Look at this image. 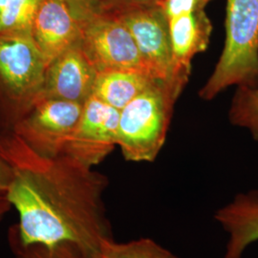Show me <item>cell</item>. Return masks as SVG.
<instances>
[{"instance_id": "6da1fadb", "label": "cell", "mask_w": 258, "mask_h": 258, "mask_svg": "<svg viewBox=\"0 0 258 258\" xmlns=\"http://www.w3.org/2000/svg\"><path fill=\"white\" fill-rule=\"evenodd\" d=\"M0 157L13 171L6 197L19 213L15 225L24 243L70 242L92 258L114 239L104 174L66 154L41 155L10 131H0Z\"/></svg>"}, {"instance_id": "7a4b0ae2", "label": "cell", "mask_w": 258, "mask_h": 258, "mask_svg": "<svg viewBox=\"0 0 258 258\" xmlns=\"http://www.w3.org/2000/svg\"><path fill=\"white\" fill-rule=\"evenodd\" d=\"M46 68L31 34L0 36V131H12L44 97Z\"/></svg>"}, {"instance_id": "3957f363", "label": "cell", "mask_w": 258, "mask_h": 258, "mask_svg": "<svg viewBox=\"0 0 258 258\" xmlns=\"http://www.w3.org/2000/svg\"><path fill=\"white\" fill-rule=\"evenodd\" d=\"M226 39L199 97L211 101L230 86L258 87V0H227Z\"/></svg>"}, {"instance_id": "277c9868", "label": "cell", "mask_w": 258, "mask_h": 258, "mask_svg": "<svg viewBox=\"0 0 258 258\" xmlns=\"http://www.w3.org/2000/svg\"><path fill=\"white\" fill-rule=\"evenodd\" d=\"M178 98L168 83L155 81L120 111L117 146L126 161H155Z\"/></svg>"}, {"instance_id": "5b68a950", "label": "cell", "mask_w": 258, "mask_h": 258, "mask_svg": "<svg viewBox=\"0 0 258 258\" xmlns=\"http://www.w3.org/2000/svg\"><path fill=\"white\" fill-rule=\"evenodd\" d=\"M80 43L97 73L132 70L149 75L128 29L114 15L89 14Z\"/></svg>"}, {"instance_id": "8992f818", "label": "cell", "mask_w": 258, "mask_h": 258, "mask_svg": "<svg viewBox=\"0 0 258 258\" xmlns=\"http://www.w3.org/2000/svg\"><path fill=\"white\" fill-rule=\"evenodd\" d=\"M83 104L43 97L10 132L44 156L63 153L77 126Z\"/></svg>"}, {"instance_id": "52a82bcc", "label": "cell", "mask_w": 258, "mask_h": 258, "mask_svg": "<svg viewBox=\"0 0 258 258\" xmlns=\"http://www.w3.org/2000/svg\"><path fill=\"white\" fill-rule=\"evenodd\" d=\"M128 29L149 75L169 83L172 52L166 15L160 5L137 6L115 14Z\"/></svg>"}, {"instance_id": "ba28073f", "label": "cell", "mask_w": 258, "mask_h": 258, "mask_svg": "<svg viewBox=\"0 0 258 258\" xmlns=\"http://www.w3.org/2000/svg\"><path fill=\"white\" fill-rule=\"evenodd\" d=\"M120 110L91 96L83 103V112L62 154L85 166L101 164L117 146Z\"/></svg>"}, {"instance_id": "9c48e42d", "label": "cell", "mask_w": 258, "mask_h": 258, "mask_svg": "<svg viewBox=\"0 0 258 258\" xmlns=\"http://www.w3.org/2000/svg\"><path fill=\"white\" fill-rule=\"evenodd\" d=\"M91 14L70 0H40L31 27V37L48 63L78 42Z\"/></svg>"}, {"instance_id": "30bf717a", "label": "cell", "mask_w": 258, "mask_h": 258, "mask_svg": "<svg viewBox=\"0 0 258 258\" xmlns=\"http://www.w3.org/2000/svg\"><path fill=\"white\" fill-rule=\"evenodd\" d=\"M97 74L79 40L47 65L44 97L83 104L92 96Z\"/></svg>"}, {"instance_id": "8fae6325", "label": "cell", "mask_w": 258, "mask_h": 258, "mask_svg": "<svg viewBox=\"0 0 258 258\" xmlns=\"http://www.w3.org/2000/svg\"><path fill=\"white\" fill-rule=\"evenodd\" d=\"M214 219L228 235L223 258H242L258 241V190L238 194L218 209Z\"/></svg>"}, {"instance_id": "7c38bea8", "label": "cell", "mask_w": 258, "mask_h": 258, "mask_svg": "<svg viewBox=\"0 0 258 258\" xmlns=\"http://www.w3.org/2000/svg\"><path fill=\"white\" fill-rule=\"evenodd\" d=\"M155 81L140 71H104L97 74L92 96L120 111Z\"/></svg>"}, {"instance_id": "4fadbf2b", "label": "cell", "mask_w": 258, "mask_h": 258, "mask_svg": "<svg viewBox=\"0 0 258 258\" xmlns=\"http://www.w3.org/2000/svg\"><path fill=\"white\" fill-rule=\"evenodd\" d=\"M7 239L13 258H87L82 249L70 242L24 243L16 225L10 227Z\"/></svg>"}, {"instance_id": "5bb4252c", "label": "cell", "mask_w": 258, "mask_h": 258, "mask_svg": "<svg viewBox=\"0 0 258 258\" xmlns=\"http://www.w3.org/2000/svg\"><path fill=\"white\" fill-rule=\"evenodd\" d=\"M102 258H180L151 238L128 242L107 240L101 247Z\"/></svg>"}, {"instance_id": "9a60e30c", "label": "cell", "mask_w": 258, "mask_h": 258, "mask_svg": "<svg viewBox=\"0 0 258 258\" xmlns=\"http://www.w3.org/2000/svg\"><path fill=\"white\" fill-rule=\"evenodd\" d=\"M40 0H0V36L31 34L32 22Z\"/></svg>"}, {"instance_id": "2e32d148", "label": "cell", "mask_w": 258, "mask_h": 258, "mask_svg": "<svg viewBox=\"0 0 258 258\" xmlns=\"http://www.w3.org/2000/svg\"><path fill=\"white\" fill-rule=\"evenodd\" d=\"M229 119L233 125L248 129L258 144V87H237L231 100Z\"/></svg>"}, {"instance_id": "e0dca14e", "label": "cell", "mask_w": 258, "mask_h": 258, "mask_svg": "<svg viewBox=\"0 0 258 258\" xmlns=\"http://www.w3.org/2000/svg\"><path fill=\"white\" fill-rule=\"evenodd\" d=\"M212 0H162L160 6L165 15L171 16L186 10H206Z\"/></svg>"}, {"instance_id": "ac0fdd59", "label": "cell", "mask_w": 258, "mask_h": 258, "mask_svg": "<svg viewBox=\"0 0 258 258\" xmlns=\"http://www.w3.org/2000/svg\"><path fill=\"white\" fill-rule=\"evenodd\" d=\"M83 10L93 14L114 15L118 7L119 0H70Z\"/></svg>"}, {"instance_id": "d6986e66", "label": "cell", "mask_w": 258, "mask_h": 258, "mask_svg": "<svg viewBox=\"0 0 258 258\" xmlns=\"http://www.w3.org/2000/svg\"><path fill=\"white\" fill-rule=\"evenodd\" d=\"M13 179V171L8 163L0 157V196H6Z\"/></svg>"}, {"instance_id": "ffe728a7", "label": "cell", "mask_w": 258, "mask_h": 258, "mask_svg": "<svg viewBox=\"0 0 258 258\" xmlns=\"http://www.w3.org/2000/svg\"><path fill=\"white\" fill-rule=\"evenodd\" d=\"M161 2H162V0H119V7L115 14H117L121 10L129 8V7L154 6V5H160Z\"/></svg>"}, {"instance_id": "44dd1931", "label": "cell", "mask_w": 258, "mask_h": 258, "mask_svg": "<svg viewBox=\"0 0 258 258\" xmlns=\"http://www.w3.org/2000/svg\"><path fill=\"white\" fill-rule=\"evenodd\" d=\"M12 205L6 196H0V222L4 218V216L11 211Z\"/></svg>"}, {"instance_id": "7402d4cb", "label": "cell", "mask_w": 258, "mask_h": 258, "mask_svg": "<svg viewBox=\"0 0 258 258\" xmlns=\"http://www.w3.org/2000/svg\"><path fill=\"white\" fill-rule=\"evenodd\" d=\"M92 258H102V255L101 254H98V255H96V256H94V257Z\"/></svg>"}]
</instances>
